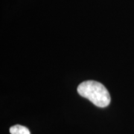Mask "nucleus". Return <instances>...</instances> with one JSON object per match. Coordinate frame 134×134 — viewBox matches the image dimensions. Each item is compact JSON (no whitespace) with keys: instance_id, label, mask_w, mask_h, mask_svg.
<instances>
[{"instance_id":"nucleus-1","label":"nucleus","mask_w":134,"mask_h":134,"mask_svg":"<svg viewBox=\"0 0 134 134\" xmlns=\"http://www.w3.org/2000/svg\"><path fill=\"white\" fill-rule=\"evenodd\" d=\"M77 92L98 107H106L110 104V95L106 87L100 83L87 81L77 87Z\"/></svg>"},{"instance_id":"nucleus-2","label":"nucleus","mask_w":134,"mask_h":134,"mask_svg":"<svg viewBox=\"0 0 134 134\" xmlns=\"http://www.w3.org/2000/svg\"><path fill=\"white\" fill-rule=\"evenodd\" d=\"M10 134H31L29 130L23 125H16L10 128Z\"/></svg>"}]
</instances>
